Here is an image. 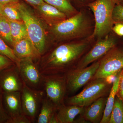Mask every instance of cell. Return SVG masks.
Instances as JSON below:
<instances>
[{
  "label": "cell",
  "mask_w": 123,
  "mask_h": 123,
  "mask_svg": "<svg viewBox=\"0 0 123 123\" xmlns=\"http://www.w3.org/2000/svg\"><path fill=\"white\" fill-rule=\"evenodd\" d=\"M93 45L90 40L63 43L49 53L37 65L43 75L65 74L75 69Z\"/></svg>",
  "instance_id": "1"
},
{
  "label": "cell",
  "mask_w": 123,
  "mask_h": 123,
  "mask_svg": "<svg viewBox=\"0 0 123 123\" xmlns=\"http://www.w3.org/2000/svg\"><path fill=\"white\" fill-rule=\"evenodd\" d=\"M116 4L110 0H96L89 3L88 6L93 12L95 25L93 32L89 39H101L112 31L114 23L112 11Z\"/></svg>",
  "instance_id": "2"
},
{
  "label": "cell",
  "mask_w": 123,
  "mask_h": 123,
  "mask_svg": "<svg viewBox=\"0 0 123 123\" xmlns=\"http://www.w3.org/2000/svg\"><path fill=\"white\" fill-rule=\"evenodd\" d=\"M112 84L108 83L105 78L92 79L81 92L65 98V105L83 107L89 105L101 97H108Z\"/></svg>",
  "instance_id": "3"
},
{
  "label": "cell",
  "mask_w": 123,
  "mask_h": 123,
  "mask_svg": "<svg viewBox=\"0 0 123 123\" xmlns=\"http://www.w3.org/2000/svg\"><path fill=\"white\" fill-rule=\"evenodd\" d=\"M52 26L55 37L64 40L82 37L87 33L89 25L85 14L79 12Z\"/></svg>",
  "instance_id": "4"
},
{
  "label": "cell",
  "mask_w": 123,
  "mask_h": 123,
  "mask_svg": "<svg viewBox=\"0 0 123 123\" xmlns=\"http://www.w3.org/2000/svg\"><path fill=\"white\" fill-rule=\"evenodd\" d=\"M18 7L22 19L26 27L28 37L42 55L46 48V32L43 23L24 3L19 2Z\"/></svg>",
  "instance_id": "5"
},
{
  "label": "cell",
  "mask_w": 123,
  "mask_h": 123,
  "mask_svg": "<svg viewBox=\"0 0 123 123\" xmlns=\"http://www.w3.org/2000/svg\"><path fill=\"white\" fill-rule=\"evenodd\" d=\"M43 87L46 97L57 109L65 104L67 92L65 74L43 75Z\"/></svg>",
  "instance_id": "6"
},
{
  "label": "cell",
  "mask_w": 123,
  "mask_h": 123,
  "mask_svg": "<svg viewBox=\"0 0 123 123\" xmlns=\"http://www.w3.org/2000/svg\"><path fill=\"white\" fill-rule=\"evenodd\" d=\"M99 60V67L92 79L118 74L123 68V43L111 49Z\"/></svg>",
  "instance_id": "7"
},
{
  "label": "cell",
  "mask_w": 123,
  "mask_h": 123,
  "mask_svg": "<svg viewBox=\"0 0 123 123\" xmlns=\"http://www.w3.org/2000/svg\"><path fill=\"white\" fill-rule=\"evenodd\" d=\"M115 34V33H114ZM123 43L115 34H110L99 39L80 60L75 69L84 68L102 57L110 50Z\"/></svg>",
  "instance_id": "8"
},
{
  "label": "cell",
  "mask_w": 123,
  "mask_h": 123,
  "mask_svg": "<svg viewBox=\"0 0 123 123\" xmlns=\"http://www.w3.org/2000/svg\"><path fill=\"white\" fill-rule=\"evenodd\" d=\"M99 60L93 62L90 66L80 69H74L65 74L67 92L66 95L74 94L90 81L99 67Z\"/></svg>",
  "instance_id": "9"
},
{
  "label": "cell",
  "mask_w": 123,
  "mask_h": 123,
  "mask_svg": "<svg viewBox=\"0 0 123 123\" xmlns=\"http://www.w3.org/2000/svg\"><path fill=\"white\" fill-rule=\"evenodd\" d=\"M44 94L43 91L31 88L24 83L21 92L23 112L31 123L38 116Z\"/></svg>",
  "instance_id": "10"
},
{
  "label": "cell",
  "mask_w": 123,
  "mask_h": 123,
  "mask_svg": "<svg viewBox=\"0 0 123 123\" xmlns=\"http://www.w3.org/2000/svg\"><path fill=\"white\" fill-rule=\"evenodd\" d=\"M18 67L24 84L31 88L41 90L43 87V75L33 59L29 57L21 59Z\"/></svg>",
  "instance_id": "11"
},
{
  "label": "cell",
  "mask_w": 123,
  "mask_h": 123,
  "mask_svg": "<svg viewBox=\"0 0 123 123\" xmlns=\"http://www.w3.org/2000/svg\"><path fill=\"white\" fill-rule=\"evenodd\" d=\"M24 83L16 65L0 72V89L3 92H21Z\"/></svg>",
  "instance_id": "12"
},
{
  "label": "cell",
  "mask_w": 123,
  "mask_h": 123,
  "mask_svg": "<svg viewBox=\"0 0 123 123\" xmlns=\"http://www.w3.org/2000/svg\"><path fill=\"white\" fill-rule=\"evenodd\" d=\"M107 97H101L89 105L85 107L80 117L86 123H100L103 117Z\"/></svg>",
  "instance_id": "13"
},
{
  "label": "cell",
  "mask_w": 123,
  "mask_h": 123,
  "mask_svg": "<svg viewBox=\"0 0 123 123\" xmlns=\"http://www.w3.org/2000/svg\"><path fill=\"white\" fill-rule=\"evenodd\" d=\"M2 101L9 119L24 114L22 106L21 92H3Z\"/></svg>",
  "instance_id": "14"
},
{
  "label": "cell",
  "mask_w": 123,
  "mask_h": 123,
  "mask_svg": "<svg viewBox=\"0 0 123 123\" xmlns=\"http://www.w3.org/2000/svg\"><path fill=\"white\" fill-rule=\"evenodd\" d=\"M12 49L16 56L20 60L27 57L37 60L42 56L29 37L14 42Z\"/></svg>",
  "instance_id": "15"
},
{
  "label": "cell",
  "mask_w": 123,
  "mask_h": 123,
  "mask_svg": "<svg viewBox=\"0 0 123 123\" xmlns=\"http://www.w3.org/2000/svg\"><path fill=\"white\" fill-rule=\"evenodd\" d=\"M34 7L42 18L52 26L68 17L59 10L45 2Z\"/></svg>",
  "instance_id": "16"
},
{
  "label": "cell",
  "mask_w": 123,
  "mask_h": 123,
  "mask_svg": "<svg viewBox=\"0 0 123 123\" xmlns=\"http://www.w3.org/2000/svg\"><path fill=\"white\" fill-rule=\"evenodd\" d=\"M85 107L76 105L65 104L57 109V117L59 123H75V119L84 111Z\"/></svg>",
  "instance_id": "17"
},
{
  "label": "cell",
  "mask_w": 123,
  "mask_h": 123,
  "mask_svg": "<svg viewBox=\"0 0 123 123\" xmlns=\"http://www.w3.org/2000/svg\"><path fill=\"white\" fill-rule=\"evenodd\" d=\"M57 108L53 103L46 96L44 97L42 101L36 123H49L52 116L57 111Z\"/></svg>",
  "instance_id": "18"
},
{
  "label": "cell",
  "mask_w": 123,
  "mask_h": 123,
  "mask_svg": "<svg viewBox=\"0 0 123 123\" xmlns=\"http://www.w3.org/2000/svg\"><path fill=\"white\" fill-rule=\"evenodd\" d=\"M121 71H120L118 73L116 79L112 84V88L107 97V101L104 112L103 117L100 123H109L110 117L116 95Z\"/></svg>",
  "instance_id": "19"
},
{
  "label": "cell",
  "mask_w": 123,
  "mask_h": 123,
  "mask_svg": "<svg viewBox=\"0 0 123 123\" xmlns=\"http://www.w3.org/2000/svg\"><path fill=\"white\" fill-rule=\"evenodd\" d=\"M9 21L10 25L11 36L13 43L29 37L26 27L23 20Z\"/></svg>",
  "instance_id": "20"
},
{
  "label": "cell",
  "mask_w": 123,
  "mask_h": 123,
  "mask_svg": "<svg viewBox=\"0 0 123 123\" xmlns=\"http://www.w3.org/2000/svg\"><path fill=\"white\" fill-rule=\"evenodd\" d=\"M65 14L68 17H71L77 13V10L71 4L69 0H43Z\"/></svg>",
  "instance_id": "21"
},
{
  "label": "cell",
  "mask_w": 123,
  "mask_h": 123,
  "mask_svg": "<svg viewBox=\"0 0 123 123\" xmlns=\"http://www.w3.org/2000/svg\"><path fill=\"white\" fill-rule=\"evenodd\" d=\"M0 37L12 48L13 41L11 36L9 20L4 16L0 15Z\"/></svg>",
  "instance_id": "22"
},
{
  "label": "cell",
  "mask_w": 123,
  "mask_h": 123,
  "mask_svg": "<svg viewBox=\"0 0 123 123\" xmlns=\"http://www.w3.org/2000/svg\"><path fill=\"white\" fill-rule=\"evenodd\" d=\"M19 2L20 1L3 6L2 15L9 20L22 21L18 7Z\"/></svg>",
  "instance_id": "23"
},
{
  "label": "cell",
  "mask_w": 123,
  "mask_h": 123,
  "mask_svg": "<svg viewBox=\"0 0 123 123\" xmlns=\"http://www.w3.org/2000/svg\"><path fill=\"white\" fill-rule=\"evenodd\" d=\"M109 123H123V101L116 95Z\"/></svg>",
  "instance_id": "24"
},
{
  "label": "cell",
  "mask_w": 123,
  "mask_h": 123,
  "mask_svg": "<svg viewBox=\"0 0 123 123\" xmlns=\"http://www.w3.org/2000/svg\"><path fill=\"white\" fill-rule=\"evenodd\" d=\"M0 54L6 56L14 62L18 66L20 60L16 56L12 48L0 37Z\"/></svg>",
  "instance_id": "25"
},
{
  "label": "cell",
  "mask_w": 123,
  "mask_h": 123,
  "mask_svg": "<svg viewBox=\"0 0 123 123\" xmlns=\"http://www.w3.org/2000/svg\"><path fill=\"white\" fill-rule=\"evenodd\" d=\"M112 18L114 24L123 23V6L120 3L115 5L112 11Z\"/></svg>",
  "instance_id": "26"
},
{
  "label": "cell",
  "mask_w": 123,
  "mask_h": 123,
  "mask_svg": "<svg viewBox=\"0 0 123 123\" xmlns=\"http://www.w3.org/2000/svg\"><path fill=\"white\" fill-rule=\"evenodd\" d=\"M9 117L5 111L3 101H2V92L0 89V123H7Z\"/></svg>",
  "instance_id": "27"
},
{
  "label": "cell",
  "mask_w": 123,
  "mask_h": 123,
  "mask_svg": "<svg viewBox=\"0 0 123 123\" xmlns=\"http://www.w3.org/2000/svg\"><path fill=\"white\" fill-rule=\"evenodd\" d=\"M15 65L16 64L11 60L0 54V72Z\"/></svg>",
  "instance_id": "28"
},
{
  "label": "cell",
  "mask_w": 123,
  "mask_h": 123,
  "mask_svg": "<svg viewBox=\"0 0 123 123\" xmlns=\"http://www.w3.org/2000/svg\"><path fill=\"white\" fill-rule=\"evenodd\" d=\"M31 120L24 114L10 119L8 123H31Z\"/></svg>",
  "instance_id": "29"
},
{
  "label": "cell",
  "mask_w": 123,
  "mask_h": 123,
  "mask_svg": "<svg viewBox=\"0 0 123 123\" xmlns=\"http://www.w3.org/2000/svg\"><path fill=\"white\" fill-rule=\"evenodd\" d=\"M116 95L123 101V68L120 72Z\"/></svg>",
  "instance_id": "30"
},
{
  "label": "cell",
  "mask_w": 123,
  "mask_h": 123,
  "mask_svg": "<svg viewBox=\"0 0 123 123\" xmlns=\"http://www.w3.org/2000/svg\"><path fill=\"white\" fill-rule=\"evenodd\" d=\"M113 26L112 31L119 37L123 36V23H115Z\"/></svg>",
  "instance_id": "31"
},
{
  "label": "cell",
  "mask_w": 123,
  "mask_h": 123,
  "mask_svg": "<svg viewBox=\"0 0 123 123\" xmlns=\"http://www.w3.org/2000/svg\"><path fill=\"white\" fill-rule=\"evenodd\" d=\"M27 3L33 6L34 7L42 4L44 3L43 0H24Z\"/></svg>",
  "instance_id": "32"
},
{
  "label": "cell",
  "mask_w": 123,
  "mask_h": 123,
  "mask_svg": "<svg viewBox=\"0 0 123 123\" xmlns=\"http://www.w3.org/2000/svg\"><path fill=\"white\" fill-rule=\"evenodd\" d=\"M118 73L117 74H112V75H109V76L106 77V78H105L106 81L108 84H113V82H114L116 79Z\"/></svg>",
  "instance_id": "33"
},
{
  "label": "cell",
  "mask_w": 123,
  "mask_h": 123,
  "mask_svg": "<svg viewBox=\"0 0 123 123\" xmlns=\"http://www.w3.org/2000/svg\"><path fill=\"white\" fill-rule=\"evenodd\" d=\"M19 2V0H0V4L2 6L11 3H17Z\"/></svg>",
  "instance_id": "34"
},
{
  "label": "cell",
  "mask_w": 123,
  "mask_h": 123,
  "mask_svg": "<svg viewBox=\"0 0 123 123\" xmlns=\"http://www.w3.org/2000/svg\"><path fill=\"white\" fill-rule=\"evenodd\" d=\"M110 0L114 2L116 4H117L118 3H119L121 0Z\"/></svg>",
  "instance_id": "35"
},
{
  "label": "cell",
  "mask_w": 123,
  "mask_h": 123,
  "mask_svg": "<svg viewBox=\"0 0 123 123\" xmlns=\"http://www.w3.org/2000/svg\"><path fill=\"white\" fill-rule=\"evenodd\" d=\"M3 6L0 4V15H2V8Z\"/></svg>",
  "instance_id": "36"
},
{
  "label": "cell",
  "mask_w": 123,
  "mask_h": 123,
  "mask_svg": "<svg viewBox=\"0 0 123 123\" xmlns=\"http://www.w3.org/2000/svg\"><path fill=\"white\" fill-rule=\"evenodd\" d=\"M119 3L121 4V5H122L123 6V0H121Z\"/></svg>",
  "instance_id": "37"
}]
</instances>
